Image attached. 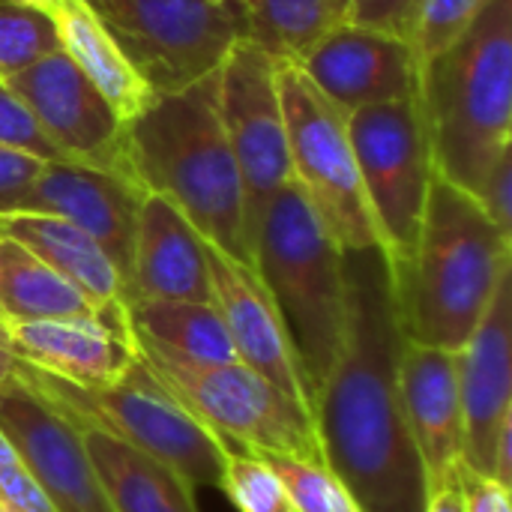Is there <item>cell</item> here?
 Returning a JSON list of instances; mask_svg holds the SVG:
<instances>
[{
    "label": "cell",
    "instance_id": "6da1fadb",
    "mask_svg": "<svg viewBox=\"0 0 512 512\" xmlns=\"http://www.w3.org/2000/svg\"><path fill=\"white\" fill-rule=\"evenodd\" d=\"M399 306L381 249L345 252L342 351L312 402L324 465L363 512H423L426 483L399 402Z\"/></svg>",
    "mask_w": 512,
    "mask_h": 512
},
{
    "label": "cell",
    "instance_id": "7a4b0ae2",
    "mask_svg": "<svg viewBox=\"0 0 512 512\" xmlns=\"http://www.w3.org/2000/svg\"><path fill=\"white\" fill-rule=\"evenodd\" d=\"M390 267L405 342L459 351L512 270V234L435 174L414 249Z\"/></svg>",
    "mask_w": 512,
    "mask_h": 512
},
{
    "label": "cell",
    "instance_id": "3957f363",
    "mask_svg": "<svg viewBox=\"0 0 512 512\" xmlns=\"http://www.w3.org/2000/svg\"><path fill=\"white\" fill-rule=\"evenodd\" d=\"M126 150L144 192L171 201L207 246L252 267L243 186L219 117L216 72L156 96L126 123Z\"/></svg>",
    "mask_w": 512,
    "mask_h": 512
},
{
    "label": "cell",
    "instance_id": "277c9868",
    "mask_svg": "<svg viewBox=\"0 0 512 512\" xmlns=\"http://www.w3.org/2000/svg\"><path fill=\"white\" fill-rule=\"evenodd\" d=\"M420 108L435 174L471 198L512 153V0H492L420 66Z\"/></svg>",
    "mask_w": 512,
    "mask_h": 512
},
{
    "label": "cell",
    "instance_id": "5b68a950",
    "mask_svg": "<svg viewBox=\"0 0 512 512\" xmlns=\"http://www.w3.org/2000/svg\"><path fill=\"white\" fill-rule=\"evenodd\" d=\"M252 270L288 333L309 411L345 336V252L291 180L270 201L255 243Z\"/></svg>",
    "mask_w": 512,
    "mask_h": 512
},
{
    "label": "cell",
    "instance_id": "8992f818",
    "mask_svg": "<svg viewBox=\"0 0 512 512\" xmlns=\"http://www.w3.org/2000/svg\"><path fill=\"white\" fill-rule=\"evenodd\" d=\"M138 354V351H135ZM18 381L66 414L72 423L93 426L183 474L195 489H219L225 474V450L210 429H204L144 366L138 357L132 369L108 387H75L21 366Z\"/></svg>",
    "mask_w": 512,
    "mask_h": 512
},
{
    "label": "cell",
    "instance_id": "52a82bcc",
    "mask_svg": "<svg viewBox=\"0 0 512 512\" xmlns=\"http://www.w3.org/2000/svg\"><path fill=\"white\" fill-rule=\"evenodd\" d=\"M132 342L144 366L159 378V384L228 447L255 456L321 459L312 414L249 366L189 363L162 354L138 339Z\"/></svg>",
    "mask_w": 512,
    "mask_h": 512
},
{
    "label": "cell",
    "instance_id": "ba28073f",
    "mask_svg": "<svg viewBox=\"0 0 512 512\" xmlns=\"http://www.w3.org/2000/svg\"><path fill=\"white\" fill-rule=\"evenodd\" d=\"M156 96L219 69L246 36L237 0H84Z\"/></svg>",
    "mask_w": 512,
    "mask_h": 512
},
{
    "label": "cell",
    "instance_id": "9c48e42d",
    "mask_svg": "<svg viewBox=\"0 0 512 512\" xmlns=\"http://www.w3.org/2000/svg\"><path fill=\"white\" fill-rule=\"evenodd\" d=\"M276 81L294 183L303 189L342 252L381 249L345 117L315 90L294 60H279Z\"/></svg>",
    "mask_w": 512,
    "mask_h": 512
},
{
    "label": "cell",
    "instance_id": "30bf717a",
    "mask_svg": "<svg viewBox=\"0 0 512 512\" xmlns=\"http://www.w3.org/2000/svg\"><path fill=\"white\" fill-rule=\"evenodd\" d=\"M345 123L381 249L399 264L414 249L435 177L420 96L366 105Z\"/></svg>",
    "mask_w": 512,
    "mask_h": 512
},
{
    "label": "cell",
    "instance_id": "8fae6325",
    "mask_svg": "<svg viewBox=\"0 0 512 512\" xmlns=\"http://www.w3.org/2000/svg\"><path fill=\"white\" fill-rule=\"evenodd\" d=\"M276 66L273 54L243 36L216 69L219 117L243 186L249 249L270 201L294 180Z\"/></svg>",
    "mask_w": 512,
    "mask_h": 512
},
{
    "label": "cell",
    "instance_id": "7c38bea8",
    "mask_svg": "<svg viewBox=\"0 0 512 512\" xmlns=\"http://www.w3.org/2000/svg\"><path fill=\"white\" fill-rule=\"evenodd\" d=\"M3 84L21 99L63 162L120 174L135 183L126 123L63 51L36 60Z\"/></svg>",
    "mask_w": 512,
    "mask_h": 512
},
{
    "label": "cell",
    "instance_id": "4fadbf2b",
    "mask_svg": "<svg viewBox=\"0 0 512 512\" xmlns=\"http://www.w3.org/2000/svg\"><path fill=\"white\" fill-rule=\"evenodd\" d=\"M315 90L342 114L420 93V66L405 36L339 21L297 60Z\"/></svg>",
    "mask_w": 512,
    "mask_h": 512
},
{
    "label": "cell",
    "instance_id": "5bb4252c",
    "mask_svg": "<svg viewBox=\"0 0 512 512\" xmlns=\"http://www.w3.org/2000/svg\"><path fill=\"white\" fill-rule=\"evenodd\" d=\"M0 432L54 510L111 512L81 429L21 381L0 390Z\"/></svg>",
    "mask_w": 512,
    "mask_h": 512
},
{
    "label": "cell",
    "instance_id": "9a60e30c",
    "mask_svg": "<svg viewBox=\"0 0 512 512\" xmlns=\"http://www.w3.org/2000/svg\"><path fill=\"white\" fill-rule=\"evenodd\" d=\"M399 402L423 468L426 498L447 486H459L468 465L456 351L402 342Z\"/></svg>",
    "mask_w": 512,
    "mask_h": 512
},
{
    "label": "cell",
    "instance_id": "2e32d148",
    "mask_svg": "<svg viewBox=\"0 0 512 512\" xmlns=\"http://www.w3.org/2000/svg\"><path fill=\"white\" fill-rule=\"evenodd\" d=\"M465 417V465L492 477L501 429L512 420V270L501 279L486 315L456 351Z\"/></svg>",
    "mask_w": 512,
    "mask_h": 512
},
{
    "label": "cell",
    "instance_id": "e0dca14e",
    "mask_svg": "<svg viewBox=\"0 0 512 512\" xmlns=\"http://www.w3.org/2000/svg\"><path fill=\"white\" fill-rule=\"evenodd\" d=\"M141 198L144 189L120 174L48 159L18 210L48 213L78 225L108 252L126 282Z\"/></svg>",
    "mask_w": 512,
    "mask_h": 512
},
{
    "label": "cell",
    "instance_id": "ac0fdd59",
    "mask_svg": "<svg viewBox=\"0 0 512 512\" xmlns=\"http://www.w3.org/2000/svg\"><path fill=\"white\" fill-rule=\"evenodd\" d=\"M3 333L21 366L75 387L117 384L138 360L126 318L111 321L102 315H72L3 321Z\"/></svg>",
    "mask_w": 512,
    "mask_h": 512
},
{
    "label": "cell",
    "instance_id": "d6986e66",
    "mask_svg": "<svg viewBox=\"0 0 512 512\" xmlns=\"http://www.w3.org/2000/svg\"><path fill=\"white\" fill-rule=\"evenodd\" d=\"M207 261H210L213 306L219 309L225 321L237 360L309 411L306 387H303L288 333L279 321V312L270 294L255 276V270L246 264H237L234 258L222 255L213 246H207Z\"/></svg>",
    "mask_w": 512,
    "mask_h": 512
},
{
    "label": "cell",
    "instance_id": "ffe728a7",
    "mask_svg": "<svg viewBox=\"0 0 512 512\" xmlns=\"http://www.w3.org/2000/svg\"><path fill=\"white\" fill-rule=\"evenodd\" d=\"M132 300L213 303L204 237L171 201L153 192H144L138 207L126 273V303Z\"/></svg>",
    "mask_w": 512,
    "mask_h": 512
},
{
    "label": "cell",
    "instance_id": "44dd1931",
    "mask_svg": "<svg viewBox=\"0 0 512 512\" xmlns=\"http://www.w3.org/2000/svg\"><path fill=\"white\" fill-rule=\"evenodd\" d=\"M0 234L12 237L51 270H57L66 282H72L99 315L111 321L126 318L123 273L87 231L60 216L12 210L0 213Z\"/></svg>",
    "mask_w": 512,
    "mask_h": 512
},
{
    "label": "cell",
    "instance_id": "7402d4cb",
    "mask_svg": "<svg viewBox=\"0 0 512 512\" xmlns=\"http://www.w3.org/2000/svg\"><path fill=\"white\" fill-rule=\"evenodd\" d=\"M54 21L60 51L84 72V78L105 96L123 123L135 120L156 93L126 60L108 27L84 0H54L45 6Z\"/></svg>",
    "mask_w": 512,
    "mask_h": 512
},
{
    "label": "cell",
    "instance_id": "603a6c76",
    "mask_svg": "<svg viewBox=\"0 0 512 512\" xmlns=\"http://www.w3.org/2000/svg\"><path fill=\"white\" fill-rule=\"evenodd\" d=\"M75 426L81 429L111 512H201L195 486L183 474L93 426Z\"/></svg>",
    "mask_w": 512,
    "mask_h": 512
},
{
    "label": "cell",
    "instance_id": "cb8c5ba5",
    "mask_svg": "<svg viewBox=\"0 0 512 512\" xmlns=\"http://www.w3.org/2000/svg\"><path fill=\"white\" fill-rule=\"evenodd\" d=\"M126 327L132 339L189 363H240L225 321L213 303L132 300L126 303Z\"/></svg>",
    "mask_w": 512,
    "mask_h": 512
},
{
    "label": "cell",
    "instance_id": "d4e9b609",
    "mask_svg": "<svg viewBox=\"0 0 512 512\" xmlns=\"http://www.w3.org/2000/svg\"><path fill=\"white\" fill-rule=\"evenodd\" d=\"M99 315L90 300L30 249L0 234V318L42 321ZM105 318V315H102Z\"/></svg>",
    "mask_w": 512,
    "mask_h": 512
},
{
    "label": "cell",
    "instance_id": "484cf974",
    "mask_svg": "<svg viewBox=\"0 0 512 512\" xmlns=\"http://www.w3.org/2000/svg\"><path fill=\"white\" fill-rule=\"evenodd\" d=\"M246 39L276 60H297L324 30L336 24L333 0H237Z\"/></svg>",
    "mask_w": 512,
    "mask_h": 512
},
{
    "label": "cell",
    "instance_id": "4316f807",
    "mask_svg": "<svg viewBox=\"0 0 512 512\" xmlns=\"http://www.w3.org/2000/svg\"><path fill=\"white\" fill-rule=\"evenodd\" d=\"M60 51L51 15L27 0H0V81Z\"/></svg>",
    "mask_w": 512,
    "mask_h": 512
},
{
    "label": "cell",
    "instance_id": "83f0119b",
    "mask_svg": "<svg viewBox=\"0 0 512 512\" xmlns=\"http://www.w3.org/2000/svg\"><path fill=\"white\" fill-rule=\"evenodd\" d=\"M282 480L294 512H363L345 483L321 462L300 456H261Z\"/></svg>",
    "mask_w": 512,
    "mask_h": 512
},
{
    "label": "cell",
    "instance_id": "f1b7e54d",
    "mask_svg": "<svg viewBox=\"0 0 512 512\" xmlns=\"http://www.w3.org/2000/svg\"><path fill=\"white\" fill-rule=\"evenodd\" d=\"M492 0H417L408 21V45L417 66L447 51Z\"/></svg>",
    "mask_w": 512,
    "mask_h": 512
},
{
    "label": "cell",
    "instance_id": "f546056e",
    "mask_svg": "<svg viewBox=\"0 0 512 512\" xmlns=\"http://www.w3.org/2000/svg\"><path fill=\"white\" fill-rule=\"evenodd\" d=\"M237 512H294L291 498L267 465V459L246 450H225V474L219 486Z\"/></svg>",
    "mask_w": 512,
    "mask_h": 512
},
{
    "label": "cell",
    "instance_id": "4dcf8cb0",
    "mask_svg": "<svg viewBox=\"0 0 512 512\" xmlns=\"http://www.w3.org/2000/svg\"><path fill=\"white\" fill-rule=\"evenodd\" d=\"M0 144L30 153L36 159H60L54 153V147L48 144V138L42 135V129L36 126V120L30 117V111L21 105V99L0 81Z\"/></svg>",
    "mask_w": 512,
    "mask_h": 512
},
{
    "label": "cell",
    "instance_id": "1f68e13d",
    "mask_svg": "<svg viewBox=\"0 0 512 512\" xmlns=\"http://www.w3.org/2000/svg\"><path fill=\"white\" fill-rule=\"evenodd\" d=\"M45 159H36L30 153L12 150L0 144V213H12L21 207L27 189L33 186L39 168Z\"/></svg>",
    "mask_w": 512,
    "mask_h": 512
},
{
    "label": "cell",
    "instance_id": "d6a6232c",
    "mask_svg": "<svg viewBox=\"0 0 512 512\" xmlns=\"http://www.w3.org/2000/svg\"><path fill=\"white\" fill-rule=\"evenodd\" d=\"M414 6L417 0H348L342 21L408 36V21H411Z\"/></svg>",
    "mask_w": 512,
    "mask_h": 512
},
{
    "label": "cell",
    "instance_id": "836d02e7",
    "mask_svg": "<svg viewBox=\"0 0 512 512\" xmlns=\"http://www.w3.org/2000/svg\"><path fill=\"white\" fill-rule=\"evenodd\" d=\"M0 512H57L30 474L15 462L0 468Z\"/></svg>",
    "mask_w": 512,
    "mask_h": 512
},
{
    "label": "cell",
    "instance_id": "e575fe53",
    "mask_svg": "<svg viewBox=\"0 0 512 512\" xmlns=\"http://www.w3.org/2000/svg\"><path fill=\"white\" fill-rule=\"evenodd\" d=\"M477 204L486 210V216L501 228L512 234V153H507L495 168L492 174L486 177L480 195H477Z\"/></svg>",
    "mask_w": 512,
    "mask_h": 512
},
{
    "label": "cell",
    "instance_id": "d590c367",
    "mask_svg": "<svg viewBox=\"0 0 512 512\" xmlns=\"http://www.w3.org/2000/svg\"><path fill=\"white\" fill-rule=\"evenodd\" d=\"M459 489L465 498V512H512L510 489L492 477L465 471L459 480Z\"/></svg>",
    "mask_w": 512,
    "mask_h": 512
},
{
    "label": "cell",
    "instance_id": "8d00e7d4",
    "mask_svg": "<svg viewBox=\"0 0 512 512\" xmlns=\"http://www.w3.org/2000/svg\"><path fill=\"white\" fill-rule=\"evenodd\" d=\"M423 512H465L462 489H459V486H447V489H441V492L429 495Z\"/></svg>",
    "mask_w": 512,
    "mask_h": 512
},
{
    "label": "cell",
    "instance_id": "74e56055",
    "mask_svg": "<svg viewBox=\"0 0 512 512\" xmlns=\"http://www.w3.org/2000/svg\"><path fill=\"white\" fill-rule=\"evenodd\" d=\"M18 372H21V363L9 351V342H6V333H3V321H0V390L12 387L18 381Z\"/></svg>",
    "mask_w": 512,
    "mask_h": 512
},
{
    "label": "cell",
    "instance_id": "f35d334b",
    "mask_svg": "<svg viewBox=\"0 0 512 512\" xmlns=\"http://www.w3.org/2000/svg\"><path fill=\"white\" fill-rule=\"evenodd\" d=\"M18 459H15V453H12V447H9V441L3 438V432H0V468H6V465H15Z\"/></svg>",
    "mask_w": 512,
    "mask_h": 512
},
{
    "label": "cell",
    "instance_id": "ab89813d",
    "mask_svg": "<svg viewBox=\"0 0 512 512\" xmlns=\"http://www.w3.org/2000/svg\"><path fill=\"white\" fill-rule=\"evenodd\" d=\"M345 9H348V0H333V15H336V24L345 18Z\"/></svg>",
    "mask_w": 512,
    "mask_h": 512
},
{
    "label": "cell",
    "instance_id": "60d3db41",
    "mask_svg": "<svg viewBox=\"0 0 512 512\" xmlns=\"http://www.w3.org/2000/svg\"><path fill=\"white\" fill-rule=\"evenodd\" d=\"M27 3H33V6H42V9H45V6H51L54 0H27Z\"/></svg>",
    "mask_w": 512,
    "mask_h": 512
}]
</instances>
